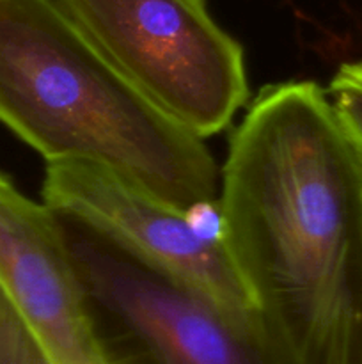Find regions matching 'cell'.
I'll list each match as a JSON object with an SVG mask.
<instances>
[{"instance_id": "obj_1", "label": "cell", "mask_w": 362, "mask_h": 364, "mask_svg": "<svg viewBox=\"0 0 362 364\" xmlns=\"http://www.w3.org/2000/svg\"><path fill=\"white\" fill-rule=\"evenodd\" d=\"M226 244L284 364H362V162L314 82L261 89L231 137Z\"/></svg>"}, {"instance_id": "obj_2", "label": "cell", "mask_w": 362, "mask_h": 364, "mask_svg": "<svg viewBox=\"0 0 362 364\" xmlns=\"http://www.w3.org/2000/svg\"><path fill=\"white\" fill-rule=\"evenodd\" d=\"M0 123L46 164H94L181 212L216 196L204 139L117 70L59 0H0Z\"/></svg>"}, {"instance_id": "obj_3", "label": "cell", "mask_w": 362, "mask_h": 364, "mask_svg": "<svg viewBox=\"0 0 362 364\" xmlns=\"http://www.w3.org/2000/svg\"><path fill=\"white\" fill-rule=\"evenodd\" d=\"M55 215L106 364H284L259 322L222 311L98 231Z\"/></svg>"}, {"instance_id": "obj_4", "label": "cell", "mask_w": 362, "mask_h": 364, "mask_svg": "<svg viewBox=\"0 0 362 364\" xmlns=\"http://www.w3.org/2000/svg\"><path fill=\"white\" fill-rule=\"evenodd\" d=\"M91 41L160 109L201 139L247 103L243 48L208 0H59Z\"/></svg>"}, {"instance_id": "obj_5", "label": "cell", "mask_w": 362, "mask_h": 364, "mask_svg": "<svg viewBox=\"0 0 362 364\" xmlns=\"http://www.w3.org/2000/svg\"><path fill=\"white\" fill-rule=\"evenodd\" d=\"M43 203L52 212L98 231L222 311L259 322L227 244L201 238L181 210L112 171L87 162H50Z\"/></svg>"}, {"instance_id": "obj_6", "label": "cell", "mask_w": 362, "mask_h": 364, "mask_svg": "<svg viewBox=\"0 0 362 364\" xmlns=\"http://www.w3.org/2000/svg\"><path fill=\"white\" fill-rule=\"evenodd\" d=\"M0 288L50 364H106L59 219L2 174Z\"/></svg>"}, {"instance_id": "obj_7", "label": "cell", "mask_w": 362, "mask_h": 364, "mask_svg": "<svg viewBox=\"0 0 362 364\" xmlns=\"http://www.w3.org/2000/svg\"><path fill=\"white\" fill-rule=\"evenodd\" d=\"M327 95L339 127L362 162V60L343 64Z\"/></svg>"}, {"instance_id": "obj_8", "label": "cell", "mask_w": 362, "mask_h": 364, "mask_svg": "<svg viewBox=\"0 0 362 364\" xmlns=\"http://www.w3.org/2000/svg\"><path fill=\"white\" fill-rule=\"evenodd\" d=\"M0 364H50L45 352L0 288Z\"/></svg>"}, {"instance_id": "obj_9", "label": "cell", "mask_w": 362, "mask_h": 364, "mask_svg": "<svg viewBox=\"0 0 362 364\" xmlns=\"http://www.w3.org/2000/svg\"><path fill=\"white\" fill-rule=\"evenodd\" d=\"M185 219L201 238L216 244H226V220L219 199L197 201L183 210Z\"/></svg>"}]
</instances>
